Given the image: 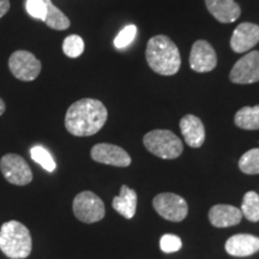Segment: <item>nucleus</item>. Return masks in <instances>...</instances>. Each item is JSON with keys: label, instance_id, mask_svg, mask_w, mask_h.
I'll list each match as a JSON object with an SVG mask.
<instances>
[{"label": "nucleus", "instance_id": "f257e3e1", "mask_svg": "<svg viewBox=\"0 0 259 259\" xmlns=\"http://www.w3.org/2000/svg\"><path fill=\"white\" fill-rule=\"evenodd\" d=\"M108 118L106 106L95 99H82L72 103L65 115V127L76 137L97 134Z\"/></svg>", "mask_w": 259, "mask_h": 259}, {"label": "nucleus", "instance_id": "f03ea898", "mask_svg": "<svg viewBox=\"0 0 259 259\" xmlns=\"http://www.w3.org/2000/svg\"><path fill=\"white\" fill-rule=\"evenodd\" d=\"M145 58L150 69L161 76H173L181 66L179 48L166 35H156L149 40Z\"/></svg>", "mask_w": 259, "mask_h": 259}, {"label": "nucleus", "instance_id": "7ed1b4c3", "mask_svg": "<svg viewBox=\"0 0 259 259\" xmlns=\"http://www.w3.org/2000/svg\"><path fill=\"white\" fill-rule=\"evenodd\" d=\"M29 229L18 221H8L0 228V250L11 259H24L31 253Z\"/></svg>", "mask_w": 259, "mask_h": 259}, {"label": "nucleus", "instance_id": "20e7f679", "mask_svg": "<svg viewBox=\"0 0 259 259\" xmlns=\"http://www.w3.org/2000/svg\"><path fill=\"white\" fill-rule=\"evenodd\" d=\"M144 147L155 156L163 160H174L183 154L181 139L169 130H154L143 138Z\"/></svg>", "mask_w": 259, "mask_h": 259}, {"label": "nucleus", "instance_id": "39448f33", "mask_svg": "<svg viewBox=\"0 0 259 259\" xmlns=\"http://www.w3.org/2000/svg\"><path fill=\"white\" fill-rule=\"evenodd\" d=\"M73 213L84 223H95L105 218V204L92 191H83L73 199Z\"/></svg>", "mask_w": 259, "mask_h": 259}, {"label": "nucleus", "instance_id": "423d86ee", "mask_svg": "<svg viewBox=\"0 0 259 259\" xmlns=\"http://www.w3.org/2000/svg\"><path fill=\"white\" fill-rule=\"evenodd\" d=\"M9 69L17 79L31 82L38 77L42 65L31 52L16 51L9 59Z\"/></svg>", "mask_w": 259, "mask_h": 259}, {"label": "nucleus", "instance_id": "0eeeda50", "mask_svg": "<svg viewBox=\"0 0 259 259\" xmlns=\"http://www.w3.org/2000/svg\"><path fill=\"white\" fill-rule=\"evenodd\" d=\"M153 205L158 215L168 221L180 222L185 220L189 213L186 200L176 193L164 192L157 194L153 200Z\"/></svg>", "mask_w": 259, "mask_h": 259}, {"label": "nucleus", "instance_id": "6e6552de", "mask_svg": "<svg viewBox=\"0 0 259 259\" xmlns=\"http://www.w3.org/2000/svg\"><path fill=\"white\" fill-rule=\"evenodd\" d=\"M0 170L10 184L25 186L32 180L30 167L23 157L17 154H6L0 160Z\"/></svg>", "mask_w": 259, "mask_h": 259}, {"label": "nucleus", "instance_id": "1a4fd4ad", "mask_svg": "<svg viewBox=\"0 0 259 259\" xmlns=\"http://www.w3.org/2000/svg\"><path fill=\"white\" fill-rule=\"evenodd\" d=\"M229 79L235 84L259 82V51H252L236 61L229 73Z\"/></svg>", "mask_w": 259, "mask_h": 259}, {"label": "nucleus", "instance_id": "9d476101", "mask_svg": "<svg viewBox=\"0 0 259 259\" xmlns=\"http://www.w3.org/2000/svg\"><path fill=\"white\" fill-rule=\"evenodd\" d=\"M218 65V57L213 47L205 40L193 44L190 53V66L196 72L205 73L212 71Z\"/></svg>", "mask_w": 259, "mask_h": 259}, {"label": "nucleus", "instance_id": "9b49d317", "mask_svg": "<svg viewBox=\"0 0 259 259\" xmlns=\"http://www.w3.org/2000/svg\"><path fill=\"white\" fill-rule=\"evenodd\" d=\"M90 154H92L93 160L99 163L115 167H128L131 164V157L127 151L114 144H96L93 147Z\"/></svg>", "mask_w": 259, "mask_h": 259}, {"label": "nucleus", "instance_id": "f8f14e48", "mask_svg": "<svg viewBox=\"0 0 259 259\" xmlns=\"http://www.w3.org/2000/svg\"><path fill=\"white\" fill-rule=\"evenodd\" d=\"M259 42V25L254 23L239 24L231 37V48L235 53L251 51Z\"/></svg>", "mask_w": 259, "mask_h": 259}, {"label": "nucleus", "instance_id": "ddd939ff", "mask_svg": "<svg viewBox=\"0 0 259 259\" xmlns=\"http://www.w3.org/2000/svg\"><path fill=\"white\" fill-rule=\"evenodd\" d=\"M180 131L185 143L191 148H200L205 141V128L198 116L187 114L180 120Z\"/></svg>", "mask_w": 259, "mask_h": 259}, {"label": "nucleus", "instance_id": "4468645a", "mask_svg": "<svg viewBox=\"0 0 259 259\" xmlns=\"http://www.w3.org/2000/svg\"><path fill=\"white\" fill-rule=\"evenodd\" d=\"M210 15L220 23H232L240 17L241 9L235 0H205Z\"/></svg>", "mask_w": 259, "mask_h": 259}, {"label": "nucleus", "instance_id": "2eb2a0df", "mask_svg": "<svg viewBox=\"0 0 259 259\" xmlns=\"http://www.w3.org/2000/svg\"><path fill=\"white\" fill-rule=\"evenodd\" d=\"M227 253L233 257H248L259 251V238L251 234L233 235L226 242Z\"/></svg>", "mask_w": 259, "mask_h": 259}, {"label": "nucleus", "instance_id": "dca6fc26", "mask_svg": "<svg viewBox=\"0 0 259 259\" xmlns=\"http://www.w3.org/2000/svg\"><path fill=\"white\" fill-rule=\"evenodd\" d=\"M242 220V212L236 206L228 204H218L213 205L209 211V221L213 227L218 228H227L240 223Z\"/></svg>", "mask_w": 259, "mask_h": 259}, {"label": "nucleus", "instance_id": "f3484780", "mask_svg": "<svg viewBox=\"0 0 259 259\" xmlns=\"http://www.w3.org/2000/svg\"><path fill=\"white\" fill-rule=\"evenodd\" d=\"M112 206L125 219H132L136 213V209H137V192L130 189L127 185H122L120 194L114 197Z\"/></svg>", "mask_w": 259, "mask_h": 259}, {"label": "nucleus", "instance_id": "a211bd4d", "mask_svg": "<svg viewBox=\"0 0 259 259\" xmlns=\"http://www.w3.org/2000/svg\"><path fill=\"white\" fill-rule=\"evenodd\" d=\"M46 4V17H45V23H46L51 29L54 30H66L70 28L71 22L70 19L66 17V15L58 9L56 5L52 3V0H44Z\"/></svg>", "mask_w": 259, "mask_h": 259}, {"label": "nucleus", "instance_id": "6ab92c4d", "mask_svg": "<svg viewBox=\"0 0 259 259\" xmlns=\"http://www.w3.org/2000/svg\"><path fill=\"white\" fill-rule=\"evenodd\" d=\"M234 122L242 130H259V105L253 107H242L236 112Z\"/></svg>", "mask_w": 259, "mask_h": 259}, {"label": "nucleus", "instance_id": "aec40b11", "mask_svg": "<svg viewBox=\"0 0 259 259\" xmlns=\"http://www.w3.org/2000/svg\"><path fill=\"white\" fill-rule=\"evenodd\" d=\"M241 212L245 219L251 222L259 221V194L254 191L246 192L242 199Z\"/></svg>", "mask_w": 259, "mask_h": 259}, {"label": "nucleus", "instance_id": "412c9836", "mask_svg": "<svg viewBox=\"0 0 259 259\" xmlns=\"http://www.w3.org/2000/svg\"><path fill=\"white\" fill-rule=\"evenodd\" d=\"M30 156L32 160L40 164L45 170L52 173V171H54V169H56V161L52 157L50 151H48L46 148L42 147V145H35V147H32L30 149Z\"/></svg>", "mask_w": 259, "mask_h": 259}, {"label": "nucleus", "instance_id": "4be33fe9", "mask_svg": "<svg viewBox=\"0 0 259 259\" xmlns=\"http://www.w3.org/2000/svg\"><path fill=\"white\" fill-rule=\"evenodd\" d=\"M239 168L245 174H259V149L246 151L239 160Z\"/></svg>", "mask_w": 259, "mask_h": 259}, {"label": "nucleus", "instance_id": "5701e85b", "mask_svg": "<svg viewBox=\"0 0 259 259\" xmlns=\"http://www.w3.org/2000/svg\"><path fill=\"white\" fill-rule=\"evenodd\" d=\"M63 52L69 58H78L84 52V41L78 35H70L63 42Z\"/></svg>", "mask_w": 259, "mask_h": 259}, {"label": "nucleus", "instance_id": "b1692460", "mask_svg": "<svg viewBox=\"0 0 259 259\" xmlns=\"http://www.w3.org/2000/svg\"><path fill=\"white\" fill-rule=\"evenodd\" d=\"M136 35H137V27L134 24L127 25V27H125L116 35L114 40V46L118 50H122V48L130 46L132 44V41L135 40Z\"/></svg>", "mask_w": 259, "mask_h": 259}, {"label": "nucleus", "instance_id": "393cba45", "mask_svg": "<svg viewBox=\"0 0 259 259\" xmlns=\"http://www.w3.org/2000/svg\"><path fill=\"white\" fill-rule=\"evenodd\" d=\"M160 247L164 253H173V252H178L183 247V241L178 235L166 234L161 238Z\"/></svg>", "mask_w": 259, "mask_h": 259}, {"label": "nucleus", "instance_id": "a878e982", "mask_svg": "<svg viewBox=\"0 0 259 259\" xmlns=\"http://www.w3.org/2000/svg\"><path fill=\"white\" fill-rule=\"evenodd\" d=\"M25 9H27V12L32 18L45 21L47 10L44 0H27Z\"/></svg>", "mask_w": 259, "mask_h": 259}, {"label": "nucleus", "instance_id": "bb28decb", "mask_svg": "<svg viewBox=\"0 0 259 259\" xmlns=\"http://www.w3.org/2000/svg\"><path fill=\"white\" fill-rule=\"evenodd\" d=\"M10 10V0H0V18L4 17Z\"/></svg>", "mask_w": 259, "mask_h": 259}, {"label": "nucleus", "instance_id": "cd10ccee", "mask_svg": "<svg viewBox=\"0 0 259 259\" xmlns=\"http://www.w3.org/2000/svg\"><path fill=\"white\" fill-rule=\"evenodd\" d=\"M5 109H6V106H5V102H4V100H3L2 97H0V115H3V114H4Z\"/></svg>", "mask_w": 259, "mask_h": 259}]
</instances>
